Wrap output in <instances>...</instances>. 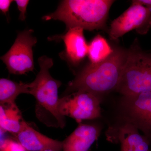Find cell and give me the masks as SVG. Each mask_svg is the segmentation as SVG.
I'll use <instances>...</instances> for the list:
<instances>
[{
    "instance_id": "obj_1",
    "label": "cell",
    "mask_w": 151,
    "mask_h": 151,
    "mask_svg": "<svg viewBox=\"0 0 151 151\" xmlns=\"http://www.w3.org/2000/svg\"><path fill=\"white\" fill-rule=\"evenodd\" d=\"M104 61L89 63L68 83L63 96L77 91L91 92L100 96L116 89L127 60V50L116 47Z\"/></svg>"
},
{
    "instance_id": "obj_2",
    "label": "cell",
    "mask_w": 151,
    "mask_h": 151,
    "mask_svg": "<svg viewBox=\"0 0 151 151\" xmlns=\"http://www.w3.org/2000/svg\"><path fill=\"white\" fill-rule=\"evenodd\" d=\"M40 70L32 82L29 83V94L35 98V113L42 123L49 127L64 128L65 117L58 110V89L61 82L53 78L49 70L53 65L51 58L46 55L38 58Z\"/></svg>"
},
{
    "instance_id": "obj_3",
    "label": "cell",
    "mask_w": 151,
    "mask_h": 151,
    "mask_svg": "<svg viewBox=\"0 0 151 151\" xmlns=\"http://www.w3.org/2000/svg\"><path fill=\"white\" fill-rule=\"evenodd\" d=\"M111 0H64L54 12L45 16V21L56 20L63 22L66 31L79 27L89 31L103 29L111 6Z\"/></svg>"
},
{
    "instance_id": "obj_4",
    "label": "cell",
    "mask_w": 151,
    "mask_h": 151,
    "mask_svg": "<svg viewBox=\"0 0 151 151\" xmlns=\"http://www.w3.org/2000/svg\"><path fill=\"white\" fill-rule=\"evenodd\" d=\"M116 90L124 97L151 92V52L143 51L137 40L127 50V60Z\"/></svg>"
},
{
    "instance_id": "obj_5",
    "label": "cell",
    "mask_w": 151,
    "mask_h": 151,
    "mask_svg": "<svg viewBox=\"0 0 151 151\" xmlns=\"http://www.w3.org/2000/svg\"><path fill=\"white\" fill-rule=\"evenodd\" d=\"M100 100V96L91 92L77 91L60 98L58 110L62 116L81 123L101 116Z\"/></svg>"
},
{
    "instance_id": "obj_6",
    "label": "cell",
    "mask_w": 151,
    "mask_h": 151,
    "mask_svg": "<svg viewBox=\"0 0 151 151\" xmlns=\"http://www.w3.org/2000/svg\"><path fill=\"white\" fill-rule=\"evenodd\" d=\"M33 32L32 29L19 32L9 50L1 57L10 73L22 75L34 69L32 48L37 39Z\"/></svg>"
},
{
    "instance_id": "obj_7",
    "label": "cell",
    "mask_w": 151,
    "mask_h": 151,
    "mask_svg": "<svg viewBox=\"0 0 151 151\" xmlns=\"http://www.w3.org/2000/svg\"><path fill=\"white\" fill-rule=\"evenodd\" d=\"M151 29V11L147 8L132 1L127 10L111 23L109 36L116 40L132 30L145 35Z\"/></svg>"
},
{
    "instance_id": "obj_8",
    "label": "cell",
    "mask_w": 151,
    "mask_h": 151,
    "mask_svg": "<svg viewBox=\"0 0 151 151\" xmlns=\"http://www.w3.org/2000/svg\"><path fill=\"white\" fill-rule=\"evenodd\" d=\"M122 107L127 122L151 138V92L124 97Z\"/></svg>"
},
{
    "instance_id": "obj_9",
    "label": "cell",
    "mask_w": 151,
    "mask_h": 151,
    "mask_svg": "<svg viewBox=\"0 0 151 151\" xmlns=\"http://www.w3.org/2000/svg\"><path fill=\"white\" fill-rule=\"evenodd\" d=\"M84 30L81 27L72 28L63 35L50 38L51 40L63 41L65 50L60 56L72 65H78L88 55V45L84 37Z\"/></svg>"
},
{
    "instance_id": "obj_10",
    "label": "cell",
    "mask_w": 151,
    "mask_h": 151,
    "mask_svg": "<svg viewBox=\"0 0 151 151\" xmlns=\"http://www.w3.org/2000/svg\"><path fill=\"white\" fill-rule=\"evenodd\" d=\"M108 134L109 141L121 144V151H150L147 138L141 135L138 128L129 122L110 129Z\"/></svg>"
},
{
    "instance_id": "obj_11",
    "label": "cell",
    "mask_w": 151,
    "mask_h": 151,
    "mask_svg": "<svg viewBox=\"0 0 151 151\" xmlns=\"http://www.w3.org/2000/svg\"><path fill=\"white\" fill-rule=\"evenodd\" d=\"M17 142L28 151L50 150H63V142L53 139L41 134L25 122L20 132L15 135Z\"/></svg>"
},
{
    "instance_id": "obj_12",
    "label": "cell",
    "mask_w": 151,
    "mask_h": 151,
    "mask_svg": "<svg viewBox=\"0 0 151 151\" xmlns=\"http://www.w3.org/2000/svg\"><path fill=\"white\" fill-rule=\"evenodd\" d=\"M100 133V130L94 125L80 124L63 141V151H88Z\"/></svg>"
},
{
    "instance_id": "obj_13",
    "label": "cell",
    "mask_w": 151,
    "mask_h": 151,
    "mask_svg": "<svg viewBox=\"0 0 151 151\" xmlns=\"http://www.w3.org/2000/svg\"><path fill=\"white\" fill-rule=\"evenodd\" d=\"M25 122L16 103L0 106V126L3 130L16 135Z\"/></svg>"
},
{
    "instance_id": "obj_14",
    "label": "cell",
    "mask_w": 151,
    "mask_h": 151,
    "mask_svg": "<svg viewBox=\"0 0 151 151\" xmlns=\"http://www.w3.org/2000/svg\"><path fill=\"white\" fill-rule=\"evenodd\" d=\"M29 94V83L15 82L7 78L0 79L1 105L15 104V100L19 94Z\"/></svg>"
},
{
    "instance_id": "obj_15",
    "label": "cell",
    "mask_w": 151,
    "mask_h": 151,
    "mask_svg": "<svg viewBox=\"0 0 151 151\" xmlns=\"http://www.w3.org/2000/svg\"><path fill=\"white\" fill-rule=\"evenodd\" d=\"M113 50L105 38L98 35L88 45L87 55L90 63L96 64L104 61L112 54Z\"/></svg>"
},
{
    "instance_id": "obj_16",
    "label": "cell",
    "mask_w": 151,
    "mask_h": 151,
    "mask_svg": "<svg viewBox=\"0 0 151 151\" xmlns=\"http://www.w3.org/2000/svg\"><path fill=\"white\" fill-rule=\"evenodd\" d=\"M0 151H28L17 141L7 139L1 142Z\"/></svg>"
},
{
    "instance_id": "obj_17",
    "label": "cell",
    "mask_w": 151,
    "mask_h": 151,
    "mask_svg": "<svg viewBox=\"0 0 151 151\" xmlns=\"http://www.w3.org/2000/svg\"><path fill=\"white\" fill-rule=\"evenodd\" d=\"M17 6L18 9L20 12L19 19L21 21H24L26 18L27 8L29 1L28 0H16L15 1Z\"/></svg>"
},
{
    "instance_id": "obj_18",
    "label": "cell",
    "mask_w": 151,
    "mask_h": 151,
    "mask_svg": "<svg viewBox=\"0 0 151 151\" xmlns=\"http://www.w3.org/2000/svg\"><path fill=\"white\" fill-rule=\"evenodd\" d=\"M12 2L13 1L12 0H1L0 1V9L5 15L9 12L10 6Z\"/></svg>"
},
{
    "instance_id": "obj_19",
    "label": "cell",
    "mask_w": 151,
    "mask_h": 151,
    "mask_svg": "<svg viewBox=\"0 0 151 151\" xmlns=\"http://www.w3.org/2000/svg\"><path fill=\"white\" fill-rule=\"evenodd\" d=\"M135 1L147 8L151 11V0H135Z\"/></svg>"
},
{
    "instance_id": "obj_20",
    "label": "cell",
    "mask_w": 151,
    "mask_h": 151,
    "mask_svg": "<svg viewBox=\"0 0 151 151\" xmlns=\"http://www.w3.org/2000/svg\"><path fill=\"white\" fill-rule=\"evenodd\" d=\"M53 151L52 150H43V151Z\"/></svg>"
}]
</instances>
